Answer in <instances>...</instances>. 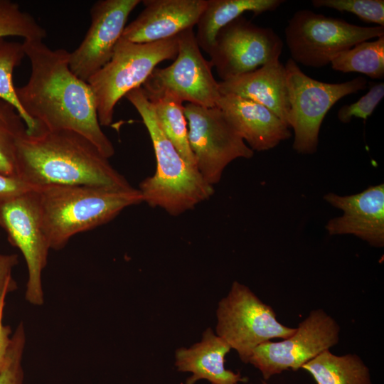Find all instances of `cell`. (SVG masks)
<instances>
[{"instance_id":"obj_1","label":"cell","mask_w":384,"mask_h":384,"mask_svg":"<svg viewBox=\"0 0 384 384\" xmlns=\"http://www.w3.org/2000/svg\"><path fill=\"white\" fill-rule=\"evenodd\" d=\"M23 45L31 75L26 85L16 87V92L28 121L27 131H73L112 157L114 148L101 128L94 95L89 84L71 71L70 52L53 50L43 40H24Z\"/></svg>"},{"instance_id":"obj_2","label":"cell","mask_w":384,"mask_h":384,"mask_svg":"<svg viewBox=\"0 0 384 384\" xmlns=\"http://www.w3.org/2000/svg\"><path fill=\"white\" fill-rule=\"evenodd\" d=\"M16 163L17 176L36 188L48 185L132 188L92 142L73 131H26L17 144Z\"/></svg>"},{"instance_id":"obj_3","label":"cell","mask_w":384,"mask_h":384,"mask_svg":"<svg viewBox=\"0 0 384 384\" xmlns=\"http://www.w3.org/2000/svg\"><path fill=\"white\" fill-rule=\"evenodd\" d=\"M50 247L63 249L76 234L102 225L127 207L143 202L139 189L87 185H48L35 190Z\"/></svg>"},{"instance_id":"obj_4","label":"cell","mask_w":384,"mask_h":384,"mask_svg":"<svg viewBox=\"0 0 384 384\" xmlns=\"http://www.w3.org/2000/svg\"><path fill=\"white\" fill-rule=\"evenodd\" d=\"M125 97L141 116L156 157L154 174L139 186L143 202L178 215L209 199L214 193L213 186L205 181L196 167L184 160L166 136L142 87L132 90Z\"/></svg>"},{"instance_id":"obj_5","label":"cell","mask_w":384,"mask_h":384,"mask_svg":"<svg viewBox=\"0 0 384 384\" xmlns=\"http://www.w3.org/2000/svg\"><path fill=\"white\" fill-rule=\"evenodd\" d=\"M178 52V35L148 43L121 37L110 60L87 81L95 97L100 125L110 126L119 100L142 87L159 63L174 60Z\"/></svg>"},{"instance_id":"obj_6","label":"cell","mask_w":384,"mask_h":384,"mask_svg":"<svg viewBox=\"0 0 384 384\" xmlns=\"http://www.w3.org/2000/svg\"><path fill=\"white\" fill-rule=\"evenodd\" d=\"M284 67L290 106L287 124L294 134L292 146L299 154H312L317 151L327 112L342 97L366 89L367 80L357 77L343 82H324L306 75L292 58Z\"/></svg>"},{"instance_id":"obj_7","label":"cell","mask_w":384,"mask_h":384,"mask_svg":"<svg viewBox=\"0 0 384 384\" xmlns=\"http://www.w3.org/2000/svg\"><path fill=\"white\" fill-rule=\"evenodd\" d=\"M284 35L296 63L321 68L356 44L384 36V26H361L302 9L288 20Z\"/></svg>"},{"instance_id":"obj_8","label":"cell","mask_w":384,"mask_h":384,"mask_svg":"<svg viewBox=\"0 0 384 384\" xmlns=\"http://www.w3.org/2000/svg\"><path fill=\"white\" fill-rule=\"evenodd\" d=\"M216 316V334L238 353L245 363H248L259 345L274 338H287L296 330L280 323L271 306L237 281L219 302Z\"/></svg>"},{"instance_id":"obj_9","label":"cell","mask_w":384,"mask_h":384,"mask_svg":"<svg viewBox=\"0 0 384 384\" xmlns=\"http://www.w3.org/2000/svg\"><path fill=\"white\" fill-rule=\"evenodd\" d=\"M178 52L173 63L156 68L142 87L147 97L171 94L204 107H215L221 95L213 65L205 59L193 28L178 35Z\"/></svg>"},{"instance_id":"obj_10","label":"cell","mask_w":384,"mask_h":384,"mask_svg":"<svg viewBox=\"0 0 384 384\" xmlns=\"http://www.w3.org/2000/svg\"><path fill=\"white\" fill-rule=\"evenodd\" d=\"M188 122V139L198 171L214 186L233 161L250 159L252 151L217 107H204L191 103L184 105Z\"/></svg>"},{"instance_id":"obj_11","label":"cell","mask_w":384,"mask_h":384,"mask_svg":"<svg viewBox=\"0 0 384 384\" xmlns=\"http://www.w3.org/2000/svg\"><path fill=\"white\" fill-rule=\"evenodd\" d=\"M340 326L324 310L317 309L299 324L292 335L279 341H267L256 347L248 363L265 380L284 370H297L339 341Z\"/></svg>"},{"instance_id":"obj_12","label":"cell","mask_w":384,"mask_h":384,"mask_svg":"<svg viewBox=\"0 0 384 384\" xmlns=\"http://www.w3.org/2000/svg\"><path fill=\"white\" fill-rule=\"evenodd\" d=\"M282 48V40L272 28L240 16L219 31L208 55L218 76L226 80L279 58Z\"/></svg>"},{"instance_id":"obj_13","label":"cell","mask_w":384,"mask_h":384,"mask_svg":"<svg viewBox=\"0 0 384 384\" xmlns=\"http://www.w3.org/2000/svg\"><path fill=\"white\" fill-rule=\"evenodd\" d=\"M0 228L21 252L28 270L25 298L34 306L44 302L42 273L48 262L49 242L39 215L35 190L0 202Z\"/></svg>"},{"instance_id":"obj_14","label":"cell","mask_w":384,"mask_h":384,"mask_svg":"<svg viewBox=\"0 0 384 384\" xmlns=\"http://www.w3.org/2000/svg\"><path fill=\"white\" fill-rule=\"evenodd\" d=\"M140 0H100L90 9L91 23L80 44L70 52L69 66L79 78L87 80L112 58L131 12Z\"/></svg>"},{"instance_id":"obj_15","label":"cell","mask_w":384,"mask_h":384,"mask_svg":"<svg viewBox=\"0 0 384 384\" xmlns=\"http://www.w3.org/2000/svg\"><path fill=\"white\" fill-rule=\"evenodd\" d=\"M324 199L343 211L325 226L331 235H353L375 247L384 245V184L350 196L329 192Z\"/></svg>"},{"instance_id":"obj_16","label":"cell","mask_w":384,"mask_h":384,"mask_svg":"<svg viewBox=\"0 0 384 384\" xmlns=\"http://www.w3.org/2000/svg\"><path fill=\"white\" fill-rule=\"evenodd\" d=\"M144 9L127 25L122 38L148 43L176 36L193 28L208 0H144Z\"/></svg>"},{"instance_id":"obj_17","label":"cell","mask_w":384,"mask_h":384,"mask_svg":"<svg viewBox=\"0 0 384 384\" xmlns=\"http://www.w3.org/2000/svg\"><path fill=\"white\" fill-rule=\"evenodd\" d=\"M218 107L252 151L274 148L289 139V127L265 106L238 95H221Z\"/></svg>"},{"instance_id":"obj_18","label":"cell","mask_w":384,"mask_h":384,"mask_svg":"<svg viewBox=\"0 0 384 384\" xmlns=\"http://www.w3.org/2000/svg\"><path fill=\"white\" fill-rule=\"evenodd\" d=\"M218 86L221 95L232 94L255 101L287 124L289 92L285 67L279 58L252 72L221 80Z\"/></svg>"},{"instance_id":"obj_19","label":"cell","mask_w":384,"mask_h":384,"mask_svg":"<svg viewBox=\"0 0 384 384\" xmlns=\"http://www.w3.org/2000/svg\"><path fill=\"white\" fill-rule=\"evenodd\" d=\"M231 348L210 328L203 334L201 341L189 348H179L175 353V365L181 372H190L186 384L205 379L211 384H238L244 381L240 373L225 367V357Z\"/></svg>"},{"instance_id":"obj_20","label":"cell","mask_w":384,"mask_h":384,"mask_svg":"<svg viewBox=\"0 0 384 384\" xmlns=\"http://www.w3.org/2000/svg\"><path fill=\"white\" fill-rule=\"evenodd\" d=\"M284 2V0H208L196 24V38L200 48L209 54L219 31L245 12L250 11L257 16L275 10Z\"/></svg>"},{"instance_id":"obj_21","label":"cell","mask_w":384,"mask_h":384,"mask_svg":"<svg viewBox=\"0 0 384 384\" xmlns=\"http://www.w3.org/2000/svg\"><path fill=\"white\" fill-rule=\"evenodd\" d=\"M316 384H372L370 370L354 353L337 356L326 350L302 366Z\"/></svg>"},{"instance_id":"obj_22","label":"cell","mask_w":384,"mask_h":384,"mask_svg":"<svg viewBox=\"0 0 384 384\" xmlns=\"http://www.w3.org/2000/svg\"><path fill=\"white\" fill-rule=\"evenodd\" d=\"M146 97L151 103L158 123L166 136L184 160L197 168L188 143V122L183 102L168 93Z\"/></svg>"},{"instance_id":"obj_23","label":"cell","mask_w":384,"mask_h":384,"mask_svg":"<svg viewBox=\"0 0 384 384\" xmlns=\"http://www.w3.org/2000/svg\"><path fill=\"white\" fill-rule=\"evenodd\" d=\"M333 70L360 73L374 79L384 77V36L362 41L337 55L330 63Z\"/></svg>"},{"instance_id":"obj_24","label":"cell","mask_w":384,"mask_h":384,"mask_svg":"<svg viewBox=\"0 0 384 384\" xmlns=\"http://www.w3.org/2000/svg\"><path fill=\"white\" fill-rule=\"evenodd\" d=\"M26 131V124L18 110L9 102L0 99L1 174L17 176V144Z\"/></svg>"},{"instance_id":"obj_25","label":"cell","mask_w":384,"mask_h":384,"mask_svg":"<svg viewBox=\"0 0 384 384\" xmlns=\"http://www.w3.org/2000/svg\"><path fill=\"white\" fill-rule=\"evenodd\" d=\"M18 36L24 40H43L46 30L29 13L10 0H0V39Z\"/></svg>"},{"instance_id":"obj_26","label":"cell","mask_w":384,"mask_h":384,"mask_svg":"<svg viewBox=\"0 0 384 384\" xmlns=\"http://www.w3.org/2000/svg\"><path fill=\"white\" fill-rule=\"evenodd\" d=\"M25 56L23 43L0 39V99L18 110L27 127L28 121L21 107L13 82L14 70Z\"/></svg>"},{"instance_id":"obj_27","label":"cell","mask_w":384,"mask_h":384,"mask_svg":"<svg viewBox=\"0 0 384 384\" xmlns=\"http://www.w3.org/2000/svg\"><path fill=\"white\" fill-rule=\"evenodd\" d=\"M316 8L326 7L355 14L361 21L384 26L383 0H312Z\"/></svg>"},{"instance_id":"obj_28","label":"cell","mask_w":384,"mask_h":384,"mask_svg":"<svg viewBox=\"0 0 384 384\" xmlns=\"http://www.w3.org/2000/svg\"><path fill=\"white\" fill-rule=\"evenodd\" d=\"M11 339L9 359L0 372V384H23L21 362L26 345V333L22 322L16 326Z\"/></svg>"},{"instance_id":"obj_29","label":"cell","mask_w":384,"mask_h":384,"mask_svg":"<svg viewBox=\"0 0 384 384\" xmlns=\"http://www.w3.org/2000/svg\"><path fill=\"white\" fill-rule=\"evenodd\" d=\"M384 97V83L373 85L368 92L356 102L341 107L337 117L342 123H349L353 117L366 120L373 112Z\"/></svg>"},{"instance_id":"obj_30","label":"cell","mask_w":384,"mask_h":384,"mask_svg":"<svg viewBox=\"0 0 384 384\" xmlns=\"http://www.w3.org/2000/svg\"><path fill=\"white\" fill-rule=\"evenodd\" d=\"M18 262V257L16 254L0 252V301L17 288L12 272Z\"/></svg>"},{"instance_id":"obj_31","label":"cell","mask_w":384,"mask_h":384,"mask_svg":"<svg viewBox=\"0 0 384 384\" xmlns=\"http://www.w3.org/2000/svg\"><path fill=\"white\" fill-rule=\"evenodd\" d=\"M36 188L17 176L0 173V202L18 197Z\"/></svg>"},{"instance_id":"obj_32","label":"cell","mask_w":384,"mask_h":384,"mask_svg":"<svg viewBox=\"0 0 384 384\" xmlns=\"http://www.w3.org/2000/svg\"><path fill=\"white\" fill-rule=\"evenodd\" d=\"M5 299L0 301V372L9 359L13 334L11 326L3 323Z\"/></svg>"},{"instance_id":"obj_33","label":"cell","mask_w":384,"mask_h":384,"mask_svg":"<svg viewBox=\"0 0 384 384\" xmlns=\"http://www.w3.org/2000/svg\"><path fill=\"white\" fill-rule=\"evenodd\" d=\"M262 384H267V383H266V382L264 381V380L262 382Z\"/></svg>"}]
</instances>
